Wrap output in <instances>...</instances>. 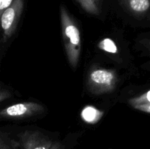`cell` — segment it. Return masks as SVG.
I'll return each instance as SVG.
<instances>
[{"instance_id": "cell-12", "label": "cell", "mask_w": 150, "mask_h": 149, "mask_svg": "<svg viewBox=\"0 0 150 149\" xmlns=\"http://www.w3.org/2000/svg\"><path fill=\"white\" fill-rule=\"evenodd\" d=\"M14 0H0V17L2 13L11 6Z\"/></svg>"}, {"instance_id": "cell-9", "label": "cell", "mask_w": 150, "mask_h": 149, "mask_svg": "<svg viewBox=\"0 0 150 149\" xmlns=\"http://www.w3.org/2000/svg\"><path fill=\"white\" fill-rule=\"evenodd\" d=\"M98 48L105 52L116 54L118 53V48L115 42L110 38H105L102 39L98 44Z\"/></svg>"}, {"instance_id": "cell-6", "label": "cell", "mask_w": 150, "mask_h": 149, "mask_svg": "<svg viewBox=\"0 0 150 149\" xmlns=\"http://www.w3.org/2000/svg\"><path fill=\"white\" fill-rule=\"evenodd\" d=\"M125 7L133 15H144L150 8V0H122Z\"/></svg>"}, {"instance_id": "cell-8", "label": "cell", "mask_w": 150, "mask_h": 149, "mask_svg": "<svg viewBox=\"0 0 150 149\" xmlns=\"http://www.w3.org/2000/svg\"><path fill=\"white\" fill-rule=\"evenodd\" d=\"M103 115V112L92 106H86L81 112V118L88 124H95L100 120Z\"/></svg>"}, {"instance_id": "cell-16", "label": "cell", "mask_w": 150, "mask_h": 149, "mask_svg": "<svg viewBox=\"0 0 150 149\" xmlns=\"http://www.w3.org/2000/svg\"></svg>"}, {"instance_id": "cell-3", "label": "cell", "mask_w": 150, "mask_h": 149, "mask_svg": "<svg viewBox=\"0 0 150 149\" xmlns=\"http://www.w3.org/2000/svg\"><path fill=\"white\" fill-rule=\"evenodd\" d=\"M23 9V0H14L0 17L3 40L7 41L16 31Z\"/></svg>"}, {"instance_id": "cell-11", "label": "cell", "mask_w": 150, "mask_h": 149, "mask_svg": "<svg viewBox=\"0 0 150 149\" xmlns=\"http://www.w3.org/2000/svg\"><path fill=\"white\" fill-rule=\"evenodd\" d=\"M0 149H18L15 142L0 133Z\"/></svg>"}, {"instance_id": "cell-4", "label": "cell", "mask_w": 150, "mask_h": 149, "mask_svg": "<svg viewBox=\"0 0 150 149\" xmlns=\"http://www.w3.org/2000/svg\"><path fill=\"white\" fill-rule=\"evenodd\" d=\"M44 111L40 104L32 102H24L14 104L0 110V118H23L40 114Z\"/></svg>"}, {"instance_id": "cell-13", "label": "cell", "mask_w": 150, "mask_h": 149, "mask_svg": "<svg viewBox=\"0 0 150 149\" xmlns=\"http://www.w3.org/2000/svg\"><path fill=\"white\" fill-rule=\"evenodd\" d=\"M10 96V94L7 91H0V102L4 101V99H8Z\"/></svg>"}, {"instance_id": "cell-5", "label": "cell", "mask_w": 150, "mask_h": 149, "mask_svg": "<svg viewBox=\"0 0 150 149\" xmlns=\"http://www.w3.org/2000/svg\"><path fill=\"white\" fill-rule=\"evenodd\" d=\"M54 143L38 131H26L20 135L21 149H51Z\"/></svg>"}, {"instance_id": "cell-14", "label": "cell", "mask_w": 150, "mask_h": 149, "mask_svg": "<svg viewBox=\"0 0 150 149\" xmlns=\"http://www.w3.org/2000/svg\"><path fill=\"white\" fill-rule=\"evenodd\" d=\"M51 149H62V146L59 143H54Z\"/></svg>"}, {"instance_id": "cell-15", "label": "cell", "mask_w": 150, "mask_h": 149, "mask_svg": "<svg viewBox=\"0 0 150 149\" xmlns=\"http://www.w3.org/2000/svg\"><path fill=\"white\" fill-rule=\"evenodd\" d=\"M144 46L147 48L150 55V39H147V40L144 41Z\"/></svg>"}, {"instance_id": "cell-1", "label": "cell", "mask_w": 150, "mask_h": 149, "mask_svg": "<svg viewBox=\"0 0 150 149\" xmlns=\"http://www.w3.org/2000/svg\"><path fill=\"white\" fill-rule=\"evenodd\" d=\"M60 18L66 55L69 64L73 69H76L79 64L81 50L80 31L64 6H62L60 8Z\"/></svg>"}, {"instance_id": "cell-10", "label": "cell", "mask_w": 150, "mask_h": 149, "mask_svg": "<svg viewBox=\"0 0 150 149\" xmlns=\"http://www.w3.org/2000/svg\"><path fill=\"white\" fill-rule=\"evenodd\" d=\"M77 1L81 4L82 8L88 13L96 15L99 14V9L95 0H77Z\"/></svg>"}, {"instance_id": "cell-7", "label": "cell", "mask_w": 150, "mask_h": 149, "mask_svg": "<svg viewBox=\"0 0 150 149\" xmlns=\"http://www.w3.org/2000/svg\"><path fill=\"white\" fill-rule=\"evenodd\" d=\"M128 103L138 110L150 113V90L140 96L131 98Z\"/></svg>"}, {"instance_id": "cell-2", "label": "cell", "mask_w": 150, "mask_h": 149, "mask_svg": "<svg viewBox=\"0 0 150 149\" xmlns=\"http://www.w3.org/2000/svg\"><path fill=\"white\" fill-rule=\"evenodd\" d=\"M118 77L114 70L95 68L89 72L86 85L89 91L95 95L110 93L117 87Z\"/></svg>"}]
</instances>
